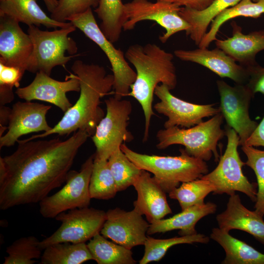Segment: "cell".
I'll use <instances>...</instances> for the list:
<instances>
[{
  "label": "cell",
  "instance_id": "1",
  "mask_svg": "<svg viewBox=\"0 0 264 264\" xmlns=\"http://www.w3.org/2000/svg\"><path fill=\"white\" fill-rule=\"evenodd\" d=\"M89 136L78 130L63 140H19L15 151L0 157V209L39 203L61 186Z\"/></svg>",
  "mask_w": 264,
  "mask_h": 264
},
{
  "label": "cell",
  "instance_id": "2",
  "mask_svg": "<svg viewBox=\"0 0 264 264\" xmlns=\"http://www.w3.org/2000/svg\"><path fill=\"white\" fill-rule=\"evenodd\" d=\"M71 69L80 83L78 99L50 130L33 135L26 140L44 138L54 134L67 135L78 130L87 132L90 136L95 133L105 115L100 106L101 99L113 89V76L107 74L102 66L80 60L73 63Z\"/></svg>",
  "mask_w": 264,
  "mask_h": 264
},
{
  "label": "cell",
  "instance_id": "3",
  "mask_svg": "<svg viewBox=\"0 0 264 264\" xmlns=\"http://www.w3.org/2000/svg\"><path fill=\"white\" fill-rule=\"evenodd\" d=\"M125 57L134 67L136 77L128 94L141 105L144 117L145 129L143 141H147L152 117L154 115L153 101L154 90L159 84L168 86L171 90L177 85L174 55L155 44L144 45L132 44L128 47Z\"/></svg>",
  "mask_w": 264,
  "mask_h": 264
},
{
  "label": "cell",
  "instance_id": "4",
  "mask_svg": "<svg viewBox=\"0 0 264 264\" xmlns=\"http://www.w3.org/2000/svg\"><path fill=\"white\" fill-rule=\"evenodd\" d=\"M121 150L140 169L151 173L166 193L180 183L200 178L208 173L206 161L188 154L180 149L177 156L149 155L136 152L125 143Z\"/></svg>",
  "mask_w": 264,
  "mask_h": 264
},
{
  "label": "cell",
  "instance_id": "5",
  "mask_svg": "<svg viewBox=\"0 0 264 264\" xmlns=\"http://www.w3.org/2000/svg\"><path fill=\"white\" fill-rule=\"evenodd\" d=\"M223 119L219 112L209 120L190 128L174 126L160 130L156 135V148L163 150L173 145H182L191 156L206 161L213 154L217 161L220 157L218 144L225 135V131L221 128Z\"/></svg>",
  "mask_w": 264,
  "mask_h": 264
},
{
  "label": "cell",
  "instance_id": "6",
  "mask_svg": "<svg viewBox=\"0 0 264 264\" xmlns=\"http://www.w3.org/2000/svg\"><path fill=\"white\" fill-rule=\"evenodd\" d=\"M76 27L69 26L42 30L39 27L28 26V34L33 44V50L29 59L26 71L31 73L43 72L50 75L56 66L65 67L72 58L77 56L76 43L69 36Z\"/></svg>",
  "mask_w": 264,
  "mask_h": 264
},
{
  "label": "cell",
  "instance_id": "7",
  "mask_svg": "<svg viewBox=\"0 0 264 264\" xmlns=\"http://www.w3.org/2000/svg\"><path fill=\"white\" fill-rule=\"evenodd\" d=\"M225 135L227 139L226 148L220 157L218 165L211 172L200 178L209 180L214 185V194H226L231 196L238 191L255 201L257 184L251 183L243 174L242 168L245 163L241 160L238 151L239 136L227 125L225 126Z\"/></svg>",
  "mask_w": 264,
  "mask_h": 264
},
{
  "label": "cell",
  "instance_id": "8",
  "mask_svg": "<svg viewBox=\"0 0 264 264\" xmlns=\"http://www.w3.org/2000/svg\"><path fill=\"white\" fill-rule=\"evenodd\" d=\"M68 22L95 43L105 54L110 64L114 77V97L122 99L128 96L131 87L136 79V72L129 65L123 52L116 48L104 35L97 24L92 8L72 16Z\"/></svg>",
  "mask_w": 264,
  "mask_h": 264
},
{
  "label": "cell",
  "instance_id": "9",
  "mask_svg": "<svg viewBox=\"0 0 264 264\" xmlns=\"http://www.w3.org/2000/svg\"><path fill=\"white\" fill-rule=\"evenodd\" d=\"M106 113L91 136L96 148L95 157L108 160L125 142L133 139L128 130L132 104L127 100L111 97L105 101Z\"/></svg>",
  "mask_w": 264,
  "mask_h": 264
},
{
  "label": "cell",
  "instance_id": "10",
  "mask_svg": "<svg viewBox=\"0 0 264 264\" xmlns=\"http://www.w3.org/2000/svg\"><path fill=\"white\" fill-rule=\"evenodd\" d=\"M94 157V154L90 155L79 171L70 170L63 187L39 202V212L43 217L55 218L61 213L89 206L91 199L89 186Z\"/></svg>",
  "mask_w": 264,
  "mask_h": 264
},
{
  "label": "cell",
  "instance_id": "11",
  "mask_svg": "<svg viewBox=\"0 0 264 264\" xmlns=\"http://www.w3.org/2000/svg\"><path fill=\"white\" fill-rule=\"evenodd\" d=\"M55 219L61 224L50 236L40 241L43 250L57 243H86L100 232L106 212L88 207L75 208L61 213Z\"/></svg>",
  "mask_w": 264,
  "mask_h": 264
},
{
  "label": "cell",
  "instance_id": "12",
  "mask_svg": "<svg viewBox=\"0 0 264 264\" xmlns=\"http://www.w3.org/2000/svg\"><path fill=\"white\" fill-rule=\"evenodd\" d=\"M126 22L125 31L133 29L136 25L143 21L155 22L165 30L159 39L166 43L173 35L178 32H186L190 28L189 24L179 15L181 7L175 4L157 0L153 2L149 0H132L124 4Z\"/></svg>",
  "mask_w": 264,
  "mask_h": 264
},
{
  "label": "cell",
  "instance_id": "13",
  "mask_svg": "<svg viewBox=\"0 0 264 264\" xmlns=\"http://www.w3.org/2000/svg\"><path fill=\"white\" fill-rule=\"evenodd\" d=\"M217 86L220 96V112L227 125L239 136L240 145H244L258 125L250 118L249 113L251 100L255 95L247 84L231 86L223 80H218Z\"/></svg>",
  "mask_w": 264,
  "mask_h": 264
},
{
  "label": "cell",
  "instance_id": "14",
  "mask_svg": "<svg viewBox=\"0 0 264 264\" xmlns=\"http://www.w3.org/2000/svg\"><path fill=\"white\" fill-rule=\"evenodd\" d=\"M167 86L160 84L155 88L154 94L160 101L154 108L158 113L168 118L164 124L165 129L174 126L188 128L202 122L203 119L220 112L214 104H196L173 95Z\"/></svg>",
  "mask_w": 264,
  "mask_h": 264
},
{
  "label": "cell",
  "instance_id": "15",
  "mask_svg": "<svg viewBox=\"0 0 264 264\" xmlns=\"http://www.w3.org/2000/svg\"><path fill=\"white\" fill-rule=\"evenodd\" d=\"M51 106L32 101H19L11 109L7 131L0 136V148L12 146L22 135L46 132L51 129L46 114Z\"/></svg>",
  "mask_w": 264,
  "mask_h": 264
},
{
  "label": "cell",
  "instance_id": "16",
  "mask_svg": "<svg viewBox=\"0 0 264 264\" xmlns=\"http://www.w3.org/2000/svg\"><path fill=\"white\" fill-rule=\"evenodd\" d=\"M150 223L134 209L126 211L119 208L106 212V219L100 234L107 239L132 249L144 245Z\"/></svg>",
  "mask_w": 264,
  "mask_h": 264
},
{
  "label": "cell",
  "instance_id": "17",
  "mask_svg": "<svg viewBox=\"0 0 264 264\" xmlns=\"http://www.w3.org/2000/svg\"><path fill=\"white\" fill-rule=\"evenodd\" d=\"M70 91H80L79 80L73 73L70 72L65 81H60L45 73L37 72L30 84L17 88L15 93L25 101L49 103L65 112L72 106L66 96V93Z\"/></svg>",
  "mask_w": 264,
  "mask_h": 264
},
{
  "label": "cell",
  "instance_id": "18",
  "mask_svg": "<svg viewBox=\"0 0 264 264\" xmlns=\"http://www.w3.org/2000/svg\"><path fill=\"white\" fill-rule=\"evenodd\" d=\"M174 55L182 61L195 63L211 70L221 78H228L236 84H246L249 74L246 67L237 63L231 56L218 47L209 50L176 49Z\"/></svg>",
  "mask_w": 264,
  "mask_h": 264
},
{
  "label": "cell",
  "instance_id": "19",
  "mask_svg": "<svg viewBox=\"0 0 264 264\" xmlns=\"http://www.w3.org/2000/svg\"><path fill=\"white\" fill-rule=\"evenodd\" d=\"M19 23L8 17L0 16V63L25 71L33 44Z\"/></svg>",
  "mask_w": 264,
  "mask_h": 264
},
{
  "label": "cell",
  "instance_id": "20",
  "mask_svg": "<svg viewBox=\"0 0 264 264\" xmlns=\"http://www.w3.org/2000/svg\"><path fill=\"white\" fill-rule=\"evenodd\" d=\"M133 186L137 193L133 209L145 215L150 224L172 213L166 193L149 172L143 170Z\"/></svg>",
  "mask_w": 264,
  "mask_h": 264
},
{
  "label": "cell",
  "instance_id": "21",
  "mask_svg": "<svg viewBox=\"0 0 264 264\" xmlns=\"http://www.w3.org/2000/svg\"><path fill=\"white\" fill-rule=\"evenodd\" d=\"M231 24L232 36L225 40L216 39L217 47L246 68L258 64L256 55L264 50V29L244 34L236 22Z\"/></svg>",
  "mask_w": 264,
  "mask_h": 264
},
{
  "label": "cell",
  "instance_id": "22",
  "mask_svg": "<svg viewBox=\"0 0 264 264\" xmlns=\"http://www.w3.org/2000/svg\"><path fill=\"white\" fill-rule=\"evenodd\" d=\"M263 217L255 211L246 208L238 194L230 196L226 209L216 217L219 227L229 232L241 230L252 235L264 244V221Z\"/></svg>",
  "mask_w": 264,
  "mask_h": 264
},
{
  "label": "cell",
  "instance_id": "23",
  "mask_svg": "<svg viewBox=\"0 0 264 264\" xmlns=\"http://www.w3.org/2000/svg\"><path fill=\"white\" fill-rule=\"evenodd\" d=\"M216 210V204L210 202L191 206L172 217L150 223L147 235L177 229L179 230L178 233L181 236L196 234L195 226L198 221L205 216L215 213Z\"/></svg>",
  "mask_w": 264,
  "mask_h": 264
},
{
  "label": "cell",
  "instance_id": "24",
  "mask_svg": "<svg viewBox=\"0 0 264 264\" xmlns=\"http://www.w3.org/2000/svg\"><path fill=\"white\" fill-rule=\"evenodd\" d=\"M0 16L8 17L28 26L43 25L47 28L57 29L72 24L69 22H57L48 16L37 0H0Z\"/></svg>",
  "mask_w": 264,
  "mask_h": 264
},
{
  "label": "cell",
  "instance_id": "25",
  "mask_svg": "<svg viewBox=\"0 0 264 264\" xmlns=\"http://www.w3.org/2000/svg\"><path fill=\"white\" fill-rule=\"evenodd\" d=\"M242 0H214L206 8L197 10L181 7L179 14L190 25L186 34L198 46L207 31L214 18L225 9L231 7ZM257 1L259 0H252Z\"/></svg>",
  "mask_w": 264,
  "mask_h": 264
},
{
  "label": "cell",
  "instance_id": "26",
  "mask_svg": "<svg viewBox=\"0 0 264 264\" xmlns=\"http://www.w3.org/2000/svg\"><path fill=\"white\" fill-rule=\"evenodd\" d=\"M210 238L224 250L225 257L221 263L223 264H264V254L232 237L228 232L219 227L214 228Z\"/></svg>",
  "mask_w": 264,
  "mask_h": 264
},
{
  "label": "cell",
  "instance_id": "27",
  "mask_svg": "<svg viewBox=\"0 0 264 264\" xmlns=\"http://www.w3.org/2000/svg\"><path fill=\"white\" fill-rule=\"evenodd\" d=\"M264 14V0L253 1L242 0L236 5L227 8L217 15L210 23V28L203 36L198 47L208 48L216 39L221 25L229 20L238 17L257 19Z\"/></svg>",
  "mask_w": 264,
  "mask_h": 264
},
{
  "label": "cell",
  "instance_id": "28",
  "mask_svg": "<svg viewBox=\"0 0 264 264\" xmlns=\"http://www.w3.org/2000/svg\"><path fill=\"white\" fill-rule=\"evenodd\" d=\"M101 22L100 28L112 43L120 38L127 19L122 0H99L94 10Z\"/></svg>",
  "mask_w": 264,
  "mask_h": 264
},
{
  "label": "cell",
  "instance_id": "29",
  "mask_svg": "<svg viewBox=\"0 0 264 264\" xmlns=\"http://www.w3.org/2000/svg\"><path fill=\"white\" fill-rule=\"evenodd\" d=\"M88 247L98 264H135L131 249L108 240L97 233L88 243Z\"/></svg>",
  "mask_w": 264,
  "mask_h": 264
},
{
  "label": "cell",
  "instance_id": "30",
  "mask_svg": "<svg viewBox=\"0 0 264 264\" xmlns=\"http://www.w3.org/2000/svg\"><path fill=\"white\" fill-rule=\"evenodd\" d=\"M93 260L84 243L60 242L51 245L44 250L41 264H81Z\"/></svg>",
  "mask_w": 264,
  "mask_h": 264
},
{
  "label": "cell",
  "instance_id": "31",
  "mask_svg": "<svg viewBox=\"0 0 264 264\" xmlns=\"http://www.w3.org/2000/svg\"><path fill=\"white\" fill-rule=\"evenodd\" d=\"M209 238L202 234L182 236L166 239H158L147 236L145 251L140 264H147L152 262L159 261L171 247L179 244L201 243H207Z\"/></svg>",
  "mask_w": 264,
  "mask_h": 264
},
{
  "label": "cell",
  "instance_id": "32",
  "mask_svg": "<svg viewBox=\"0 0 264 264\" xmlns=\"http://www.w3.org/2000/svg\"><path fill=\"white\" fill-rule=\"evenodd\" d=\"M89 190L91 198L108 200L118 192L108 160L94 157Z\"/></svg>",
  "mask_w": 264,
  "mask_h": 264
},
{
  "label": "cell",
  "instance_id": "33",
  "mask_svg": "<svg viewBox=\"0 0 264 264\" xmlns=\"http://www.w3.org/2000/svg\"><path fill=\"white\" fill-rule=\"evenodd\" d=\"M216 191L214 185L209 180L202 178L182 183L169 192L170 198L177 200L181 210L191 206L204 203L205 198Z\"/></svg>",
  "mask_w": 264,
  "mask_h": 264
},
{
  "label": "cell",
  "instance_id": "34",
  "mask_svg": "<svg viewBox=\"0 0 264 264\" xmlns=\"http://www.w3.org/2000/svg\"><path fill=\"white\" fill-rule=\"evenodd\" d=\"M108 163L118 192L133 186L143 170L132 162L121 149L111 154Z\"/></svg>",
  "mask_w": 264,
  "mask_h": 264
},
{
  "label": "cell",
  "instance_id": "35",
  "mask_svg": "<svg viewBox=\"0 0 264 264\" xmlns=\"http://www.w3.org/2000/svg\"><path fill=\"white\" fill-rule=\"evenodd\" d=\"M40 241L33 236L24 237L15 240L6 248L7 256L3 264H33L41 258L42 249Z\"/></svg>",
  "mask_w": 264,
  "mask_h": 264
},
{
  "label": "cell",
  "instance_id": "36",
  "mask_svg": "<svg viewBox=\"0 0 264 264\" xmlns=\"http://www.w3.org/2000/svg\"><path fill=\"white\" fill-rule=\"evenodd\" d=\"M242 150L247 157L245 165L254 171L257 181L258 191L254 206L255 211L259 215L264 216V150L255 147L243 145Z\"/></svg>",
  "mask_w": 264,
  "mask_h": 264
},
{
  "label": "cell",
  "instance_id": "37",
  "mask_svg": "<svg viewBox=\"0 0 264 264\" xmlns=\"http://www.w3.org/2000/svg\"><path fill=\"white\" fill-rule=\"evenodd\" d=\"M99 0H58V5L50 17L61 22H67L73 16L83 13L89 8H96Z\"/></svg>",
  "mask_w": 264,
  "mask_h": 264
},
{
  "label": "cell",
  "instance_id": "38",
  "mask_svg": "<svg viewBox=\"0 0 264 264\" xmlns=\"http://www.w3.org/2000/svg\"><path fill=\"white\" fill-rule=\"evenodd\" d=\"M24 72L20 68L0 63V85L17 88Z\"/></svg>",
  "mask_w": 264,
  "mask_h": 264
},
{
  "label": "cell",
  "instance_id": "39",
  "mask_svg": "<svg viewBox=\"0 0 264 264\" xmlns=\"http://www.w3.org/2000/svg\"><path fill=\"white\" fill-rule=\"evenodd\" d=\"M249 74V79L246 84L253 93L257 92L264 94V66L258 64L247 67Z\"/></svg>",
  "mask_w": 264,
  "mask_h": 264
},
{
  "label": "cell",
  "instance_id": "40",
  "mask_svg": "<svg viewBox=\"0 0 264 264\" xmlns=\"http://www.w3.org/2000/svg\"><path fill=\"white\" fill-rule=\"evenodd\" d=\"M177 5L180 7L197 10H202L208 7L214 0H158Z\"/></svg>",
  "mask_w": 264,
  "mask_h": 264
},
{
  "label": "cell",
  "instance_id": "41",
  "mask_svg": "<svg viewBox=\"0 0 264 264\" xmlns=\"http://www.w3.org/2000/svg\"><path fill=\"white\" fill-rule=\"evenodd\" d=\"M245 145L253 147H264V116L253 133L246 141Z\"/></svg>",
  "mask_w": 264,
  "mask_h": 264
},
{
  "label": "cell",
  "instance_id": "42",
  "mask_svg": "<svg viewBox=\"0 0 264 264\" xmlns=\"http://www.w3.org/2000/svg\"><path fill=\"white\" fill-rule=\"evenodd\" d=\"M13 88L0 85V106L11 103L14 99Z\"/></svg>",
  "mask_w": 264,
  "mask_h": 264
},
{
  "label": "cell",
  "instance_id": "43",
  "mask_svg": "<svg viewBox=\"0 0 264 264\" xmlns=\"http://www.w3.org/2000/svg\"><path fill=\"white\" fill-rule=\"evenodd\" d=\"M10 108L4 106H0V136L3 135L4 132L7 130L9 115L11 111Z\"/></svg>",
  "mask_w": 264,
  "mask_h": 264
},
{
  "label": "cell",
  "instance_id": "44",
  "mask_svg": "<svg viewBox=\"0 0 264 264\" xmlns=\"http://www.w3.org/2000/svg\"><path fill=\"white\" fill-rule=\"evenodd\" d=\"M48 10L51 13L56 8L58 0H43Z\"/></svg>",
  "mask_w": 264,
  "mask_h": 264
}]
</instances>
